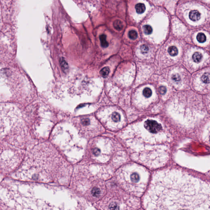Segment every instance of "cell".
<instances>
[{
	"instance_id": "12",
	"label": "cell",
	"mask_w": 210,
	"mask_h": 210,
	"mask_svg": "<svg viewBox=\"0 0 210 210\" xmlns=\"http://www.w3.org/2000/svg\"><path fill=\"white\" fill-rule=\"evenodd\" d=\"M168 53L171 56H175L178 53V51L177 47L174 46H171L168 49Z\"/></svg>"
},
{
	"instance_id": "4",
	"label": "cell",
	"mask_w": 210,
	"mask_h": 210,
	"mask_svg": "<svg viewBox=\"0 0 210 210\" xmlns=\"http://www.w3.org/2000/svg\"><path fill=\"white\" fill-rule=\"evenodd\" d=\"M149 175L148 172L143 167L135 164H129L118 170L117 179L127 192L140 196L146 187Z\"/></svg>"
},
{
	"instance_id": "14",
	"label": "cell",
	"mask_w": 210,
	"mask_h": 210,
	"mask_svg": "<svg viewBox=\"0 0 210 210\" xmlns=\"http://www.w3.org/2000/svg\"><path fill=\"white\" fill-rule=\"evenodd\" d=\"M197 41L200 43H204L206 41V35L204 33H199L198 34L197 36Z\"/></svg>"
},
{
	"instance_id": "3",
	"label": "cell",
	"mask_w": 210,
	"mask_h": 210,
	"mask_svg": "<svg viewBox=\"0 0 210 210\" xmlns=\"http://www.w3.org/2000/svg\"><path fill=\"white\" fill-rule=\"evenodd\" d=\"M145 132L134 131L122 133L121 138L130 149L132 154L147 152L152 148L165 145L161 143L166 133H163L161 125L155 120L148 119L144 123ZM157 149V148H156Z\"/></svg>"
},
{
	"instance_id": "10",
	"label": "cell",
	"mask_w": 210,
	"mask_h": 210,
	"mask_svg": "<svg viewBox=\"0 0 210 210\" xmlns=\"http://www.w3.org/2000/svg\"><path fill=\"white\" fill-rule=\"evenodd\" d=\"M60 64L63 72H66L68 69V65L63 57H62L60 60Z\"/></svg>"
},
{
	"instance_id": "8",
	"label": "cell",
	"mask_w": 210,
	"mask_h": 210,
	"mask_svg": "<svg viewBox=\"0 0 210 210\" xmlns=\"http://www.w3.org/2000/svg\"><path fill=\"white\" fill-rule=\"evenodd\" d=\"M113 25L114 28L119 31L121 30L123 28V26L122 22L119 20H116L115 21H114Z\"/></svg>"
},
{
	"instance_id": "18",
	"label": "cell",
	"mask_w": 210,
	"mask_h": 210,
	"mask_svg": "<svg viewBox=\"0 0 210 210\" xmlns=\"http://www.w3.org/2000/svg\"><path fill=\"white\" fill-rule=\"evenodd\" d=\"M129 36L131 39L135 40L138 37V33L135 30H130L129 33Z\"/></svg>"
},
{
	"instance_id": "7",
	"label": "cell",
	"mask_w": 210,
	"mask_h": 210,
	"mask_svg": "<svg viewBox=\"0 0 210 210\" xmlns=\"http://www.w3.org/2000/svg\"><path fill=\"white\" fill-rule=\"evenodd\" d=\"M100 40L101 42V45L103 48H106L108 47L109 44L106 40V35L102 34L99 37Z\"/></svg>"
},
{
	"instance_id": "20",
	"label": "cell",
	"mask_w": 210,
	"mask_h": 210,
	"mask_svg": "<svg viewBox=\"0 0 210 210\" xmlns=\"http://www.w3.org/2000/svg\"><path fill=\"white\" fill-rule=\"evenodd\" d=\"M172 79L175 82H179L181 80V77L178 74H174L172 75Z\"/></svg>"
},
{
	"instance_id": "1",
	"label": "cell",
	"mask_w": 210,
	"mask_h": 210,
	"mask_svg": "<svg viewBox=\"0 0 210 210\" xmlns=\"http://www.w3.org/2000/svg\"><path fill=\"white\" fill-rule=\"evenodd\" d=\"M148 210H210V184L177 169L154 174L144 201Z\"/></svg>"
},
{
	"instance_id": "19",
	"label": "cell",
	"mask_w": 210,
	"mask_h": 210,
	"mask_svg": "<svg viewBox=\"0 0 210 210\" xmlns=\"http://www.w3.org/2000/svg\"><path fill=\"white\" fill-rule=\"evenodd\" d=\"M140 50L142 53L146 54L149 51V48L146 45H142L140 47Z\"/></svg>"
},
{
	"instance_id": "21",
	"label": "cell",
	"mask_w": 210,
	"mask_h": 210,
	"mask_svg": "<svg viewBox=\"0 0 210 210\" xmlns=\"http://www.w3.org/2000/svg\"><path fill=\"white\" fill-rule=\"evenodd\" d=\"M166 91H167L166 88L164 86H161L160 88H159V92L162 95H164L165 94Z\"/></svg>"
},
{
	"instance_id": "9",
	"label": "cell",
	"mask_w": 210,
	"mask_h": 210,
	"mask_svg": "<svg viewBox=\"0 0 210 210\" xmlns=\"http://www.w3.org/2000/svg\"><path fill=\"white\" fill-rule=\"evenodd\" d=\"M202 58V55L199 52H196L193 55V59L196 63H199Z\"/></svg>"
},
{
	"instance_id": "6",
	"label": "cell",
	"mask_w": 210,
	"mask_h": 210,
	"mask_svg": "<svg viewBox=\"0 0 210 210\" xmlns=\"http://www.w3.org/2000/svg\"><path fill=\"white\" fill-rule=\"evenodd\" d=\"M135 9L139 14H142L145 11V6L143 3H138L135 5Z\"/></svg>"
},
{
	"instance_id": "16",
	"label": "cell",
	"mask_w": 210,
	"mask_h": 210,
	"mask_svg": "<svg viewBox=\"0 0 210 210\" xmlns=\"http://www.w3.org/2000/svg\"><path fill=\"white\" fill-rule=\"evenodd\" d=\"M143 30L146 35H150L152 33L153 31L152 27L148 25H145L143 26Z\"/></svg>"
},
{
	"instance_id": "2",
	"label": "cell",
	"mask_w": 210,
	"mask_h": 210,
	"mask_svg": "<svg viewBox=\"0 0 210 210\" xmlns=\"http://www.w3.org/2000/svg\"><path fill=\"white\" fill-rule=\"evenodd\" d=\"M92 154L99 163V177L111 176L115 169L126 162V153L119 143L113 139L102 137L94 142Z\"/></svg>"
},
{
	"instance_id": "13",
	"label": "cell",
	"mask_w": 210,
	"mask_h": 210,
	"mask_svg": "<svg viewBox=\"0 0 210 210\" xmlns=\"http://www.w3.org/2000/svg\"><path fill=\"white\" fill-rule=\"evenodd\" d=\"M110 73V69L108 67H105L103 68L100 72V74L103 78H106Z\"/></svg>"
},
{
	"instance_id": "5",
	"label": "cell",
	"mask_w": 210,
	"mask_h": 210,
	"mask_svg": "<svg viewBox=\"0 0 210 210\" xmlns=\"http://www.w3.org/2000/svg\"><path fill=\"white\" fill-rule=\"evenodd\" d=\"M201 14L199 11L194 10L191 11L189 13V18L192 21H198L200 18Z\"/></svg>"
},
{
	"instance_id": "17",
	"label": "cell",
	"mask_w": 210,
	"mask_h": 210,
	"mask_svg": "<svg viewBox=\"0 0 210 210\" xmlns=\"http://www.w3.org/2000/svg\"><path fill=\"white\" fill-rule=\"evenodd\" d=\"M143 94L145 97H150L152 95V90L150 89V88H145L143 90Z\"/></svg>"
},
{
	"instance_id": "11",
	"label": "cell",
	"mask_w": 210,
	"mask_h": 210,
	"mask_svg": "<svg viewBox=\"0 0 210 210\" xmlns=\"http://www.w3.org/2000/svg\"><path fill=\"white\" fill-rule=\"evenodd\" d=\"M112 120L115 123H117L119 122L121 119V116L119 113L114 112L113 113L111 116Z\"/></svg>"
},
{
	"instance_id": "15",
	"label": "cell",
	"mask_w": 210,
	"mask_h": 210,
	"mask_svg": "<svg viewBox=\"0 0 210 210\" xmlns=\"http://www.w3.org/2000/svg\"><path fill=\"white\" fill-rule=\"evenodd\" d=\"M201 80L205 83H208L210 82V74L205 73L202 76Z\"/></svg>"
}]
</instances>
